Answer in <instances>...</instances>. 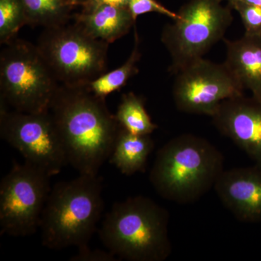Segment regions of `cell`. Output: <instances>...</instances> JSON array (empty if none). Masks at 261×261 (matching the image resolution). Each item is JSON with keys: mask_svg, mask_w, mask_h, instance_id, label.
<instances>
[{"mask_svg": "<svg viewBox=\"0 0 261 261\" xmlns=\"http://www.w3.org/2000/svg\"><path fill=\"white\" fill-rule=\"evenodd\" d=\"M50 112L68 164L80 174L98 175L109 159L121 126L107 107L106 99L87 87L60 85Z\"/></svg>", "mask_w": 261, "mask_h": 261, "instance_id": "1", "label": "cell"}, {"mask_svg": "<svg viewBox=\"0 0 261 261\" xmlns=\"http://www.w3.org/2000/svg\"><path fill=\"white\" fill-rule=\"evenodd\" d=\"M224 165V155L217 147L203 137L186 134L158 151L149 181L163 198L192 203L214 188Z\"/></svg>", "mask_w": 261, "mask_h": 261, "instance_id": "2", "label": "cell"}, {"mask_svg": "<svg viewBox=\"0 0 261 261\" xmlns=\"http://www.w3.org/2000/svg\"><path fill=\"white\" fill-rule=\"evenodd\" d=\"M169 214L144 196L117 202L103 220L101 241L116 257L130 261H163L172 252Z\"/></svg>", "mask_w": 261, "mask_h": 261, "instance_id": "3", "label": "cell"}, {"mask_svg": "<svg viewBox=\"0 0 261 261\" xmlns=\"http://www.w3.org/2000/svg\"><path fill=\"white\" fill-rule=\"evenodd\" d=\"M102 178L80 174L51 188L41 218L42 243L51 250L88 245L103 207Z\"/></svg>", "mask_w": 261, "mask_h": 261, "instance_id": "4", "label": "cell"}, {"mask_svg": "<svg viewBox=\"0 0 261 261\" xmlns=\"http://www.w3.org/2000/svg\"><path fill=\"white\" fill-rule=\"evenodd\" d=\"M224 0H189L178 10L173 23L166 24L161 42L171 56L169 72L176 74L192 62L203 58L233 21L232 9Z\"/></svg>", "mask_w": 261, "mask_h": 261, "instance_id": "5", "label": "cell"}, {"mask_svg": "<svg viewBox=\"0 0 261 261\" xmlns=\"http://www.w3.org/2000/svg\"><path fill=\"white\" fill-rule=\"evenodd\" d=\"M58 83L36 44L15 39L1 51V102L15 111H49Z\"/></svg>", "mask_w": 261, "mask_h": 261, "instance_id": "6", "label": "cell"}, {"mask_svg": "<svg viewBox=\"0 0 261 261\" xmlns=\"http://www.w3.org/2000/svg\"><path fill=\"white\" fill-rule=\"evenodd\" d=\"M36 45L62 85L87 87L106 73L109 44L76 23L44 29Z\"/></svg>", "mask_w": 261, "mask_h": 261, "instance_id": "7", "label": "cell"}, {"mask_svg": "<svg viewBox=\"0 0 261 261\" xmlns=\"http://www.w3.org/2000/svg\"><path fill=\"white\" fill-rule=\"evenodd\" d=\"M51 176L25 162H15L0 184V233L27 237L39 228Z\"/></svg>", "mask_w": 261, "mask_h": 261, "instance_id": "8", "label": "cell"}, {"mask_svg": "<svg viewBox=\"0 0 261 261\" xmlns=\"http://www.w3.org/2000/svg\"><path fill=\"white\" fill-rule=\"evenodd\" d=\"M0 137L23 156L25 162L50 176L68 165L61 137L49 111L23 113L8 111L1 104Z\"/></svg>", "mask_w": 261, "mask_h": 261, "instance_id": "9", "label": "cell"}, {"mask_svg": "<svg viewBox=\"0 0 261 261\" xmlns=\"http://www.w3.org/2000/svg\"><path fill=\"white\" fill-rule=\"evenodd\" d=\"M173 86V97L178 111L212 117L225 99L244 94L243 87L225 63L203 58L179 70Z\"/></svg>", "mask_w": 261, "mask_h": 261, "instance_id": "10", "label": "cell"}, {"mask_svg": "<svg viewBox=\"0 0 261 261\" xmlns=\"http://www.w3.org/2000/svg\"><path fill=\"white\" fill-rule=\"evenodd\" d=\"M211 118L220 133L261 165V102L244 94L229 98Z\"/></svg>", "mask_w": 261, "mask_h": 261, "instance_id": "11", "label": "cell"}, {"mask_svg": "<svg viewBox=\"0 0 261 261\" xmlns=\"http://www.w3.org/2000/svg\"><path fill=\"white\" fill-rule=\"evenodd\" d=\"M214 189L221 202L239 221L261 222V165L224 170Z\"/></svg>", "mask_w": 261, "mask_h": 261, "instance_id": "12", "label": "cell"}, {"mask_svg": "<svg viewBox=\"0 0 261 261\" xmlns=\"http://www.w3.org/2000/svg\"><path fill=\"white\" fill-rule=\"evenodd\" d=\"M225 65L252 97L261 102V35L245 34L238 40L224 39Z\"/></svg>", "mask_w": 261, "mask_h": 261, "instance_id": "13", "label": "cell"}, {"mask_svg": "<svg viewBox=\"0 0 261 261\" xmlns=\"http://www.w3.org/2000/svg\"><path fill=\"white\" fill-rule=\"evenodd\" d=\"M75 23L94 39L108 44L126 35L136 21L127 7L102 5L82 10L74 15Z\"/></svg>", "mask_w": 261, "mask_h": 261, "instance_id": "14", "label": "cell"}, {"mask_svg": "<svg viewBox=\"0 0 261 261\" xmlns=\"http://www.w3.org/2000/svg\"><path fill=\"white\" fill-rule=\"evenodd\" d=\"M154 147L150 135H134L121 126L108 160L123 174L132 176L145 172Z\"/></svg>", "mask_w": 261, "mask_h": 261, "instance_id": "15", "label": "cell"}, {"mask_svg": "<svg viewBox=\"0 0 261 261\" xmlns=\"http://www.w3.org/2000/svg\"><path fill=\"white\" fill-rule=\"evenodd\" d=\"M27 25L53 28L68 23L72 6L68 0H22Z\"/></svg>", "mask_w": 261, "mask_h": 261, "instance_id": "16", "label": "cell"}, {"mask_svg": "<svg viewBox=\"0 0 261 261\" xmlns=\"http://www.w3.org/2000/svg\"><path fill=\"white\" fill-rule=\"evenodd\" d=\"M115 116L120 126L134 135H150L158 128L146 110L145 99L133 92L123 94Z\"/></svg>", "mask_w": 261, "mask_h": 261, "instance_id": "17", "label": "cell"}, {"mask_svg": "<svg viewBox=\"0 0 261 261\" xmlns=\"http://www.w3.org/2000/svg\"><path fill=\"white\" fill-rule=\"evenodd\" d=\"M135 47L126 61L121 66L112 71L103 73L87 86V88L97 97L106 99L113 92L124 87L132 77L139 72L137 63L140 61V39L137 30L135 31Z\"/></svg>", "mask_w": 261, "mask_h": 261, "instance_id": "18", "label": "cell"}, {"mask_svg": "<svg viewBox=\"0 0 261 261\" xmlns=\"http://www.w3.org/2000/svg\"><path fill=\"white\" fill-rule=\"evenodd\" d=\"M27 25L22 0H0V43L15 39L20 29Z\"/></svg>", "mask_w": 261, "mask_h": 261, "instance_id": "19", "label": "cell"}, {"mask_svg": "<svg viewBox=\"0 0 261 261\" xmlns=\"http://www.w3.org/2000/svg\"><path fill=\"white\" fill-rule=\"evenodd\" d=\"M232 10H236L241 18L245 34L261 35V7L247 4L242 2L227 3Z\"/></svg>", "mask_w": 261, "mask_h": 261, "instance_id": "20", "label": "cell"}, {"mask_svg": "<svg viewBox=\"0 0 261 261\" xmlns=\"http://www.w3.org/2000/svg\"><path fill=\"white\" fill-rule=\"evenodd\" d=\"M127 8L129 10L135 20H137V18L140 15L150 13L165 15L172 19L173 20L178 16L177 13L168 10L157 0H129Z\"/></svg>", "mask_w": 261, "mask_h": 261, "instance_id": "21", "label": "cell"}, {"mask_svg": "<svg viewBox=\"0 0 261 261\" xmlns=\"http://www.w3.org/2000/svg\"><path fill=\"white\" fill-rule=\"evenodd\" d=\"M73 261H116L112 252L101 250H92L88 245L79 247L78 252L70 258Z\"/></svg>", "mask_w": 261, "mask_h": 261, "instance_id": "22", "label": "cell"}, {"mask_svg": "<svg viewBox=\"0 0 261 261\" xmlns=\"http://www.w3.org/2000/svg\"><path fill=\"white\" fill-rule=\"evenodd\" d=\"M129 0H87L82 6L83 10H90L102 5H116V6L127 7Z\"/></svg>", "mask_w": 261, "mask_h": 261, "instance_id": "23", "label": "cell"}, {"mask_svg": "<svg viewBox=\"0 0 261 261\" xmlns=\"http://www.w3.org/2000/svg\"><path fill=\"white\" fill-rule=\"evenodd\" d=\"M226 3H231V2H242V3H247V4L257 5L261 7V0H225Z\"/></svg>", "mask_w": 261, "mask_h": 261, "instance_id": "24", "label": "cell"}, {"mask_svg": "<svg viewBox=\"0 0 261 261\" xmlns=\"http://www.w3.org/2000/svg\"><path fill=\"white\" fill-rule=\"evenodd\" d=\"M87 0H68L70 5L72 6H75V5H83Z\"/></svg>", "mask_w": 261, "mask_h": 261, "instance_id": "25", "label": "cell"}]
</instances>
